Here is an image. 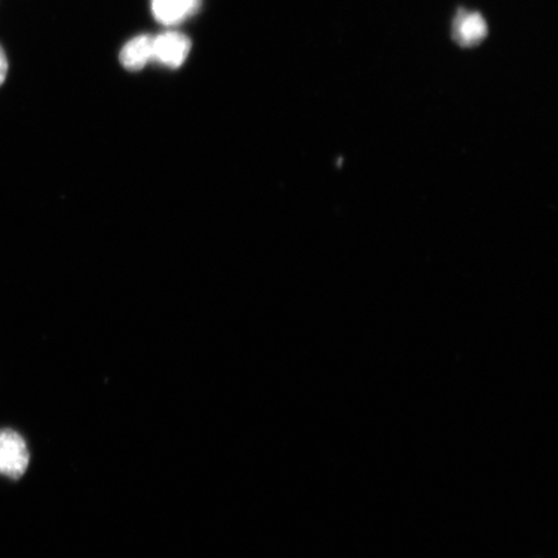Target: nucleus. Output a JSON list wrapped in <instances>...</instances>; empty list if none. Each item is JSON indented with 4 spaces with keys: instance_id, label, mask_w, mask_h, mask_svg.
Here are the masks:
<instances>
[{
    "instance_id": "obj_1",
    "label": "nucleus",
    "mask_w": 558,
    "mask_h": 558,
    "mask_svg": "<svg viewBox=\"0 0 558 558\" xmlns=\"http://www.w3.org/2000/svg\"><path fill=\"white\" fill-rule=\"evenodd\" d=\"M31 465V451L23 435L12 428H0V476L17 481Z\"/></svg>"
},
{
    "instance_id": "obj_2",
    "label": "nucleus",
    "mask_w": 558,
    "mask_h": 558,
    "mask_svg": "<svg viewBox=\"0 0 558 558\" xmlns=\"http://www.w3.org/2000/svg\"><path fill=\"white\" fill-rule=\"evenodd\" d=\"M192 50V41L185 34L165 32L153 37V51L158 64L178 69L184 64Z\"/></svg>"
},
{
    "instance_id": "obj_3",
    "label": "nucleus",
    "mask_w": 558,
    "mask_h": 558,
    "mask_svg": "<svg viewBox=\"0 0 558 558\" xmlns=\"http://www.w3.org/2000/svg\"><path fill=\"white\" fill-rule=\"evenodd\" d=\"M487 24L478 12L458 11L452 24V38L462 47H472L481 44L487 37Z\"/></svg>"
},
{
    "instance_id": "obj_4",
    "label": "nucleus",
    "mask_w": 558,
    "mask_h": 558,
    "mask_svg": "<svg viewBox=\"0 0 558 558\" xmlns=\"http://www.w3.org/2000/svg\"><path fill=\"white\" fill-rule=\"evenodd\" d=\"M202 0H150L153 16L158 23L174 26L198 12Z\"/></svg>"
},
{
    "instance_id": "obj_5",
    "label": "nucleus",
    "mask_w": 558,
    "mask_h": 558,
    "mask_svg": "<svg viewBox=\"0 0 558 558\" xmlns=\"http://www.w3.org/2000/svg\"><path fill=\"white\" fill-rule=\"evenodd\" d=\"M120 61L123 68L130 70V72H138L149 62L155 61L153 37L143 34L129 40L122 48Z\"/></svg>"
},
{
    "instance_id": "obj_6",
    "label": "nucleus",
    "mask_w": 558,
    "mask_h": 558,
    "mask_svg": "<svg viewBox=\"0 0 558 558\" xmlns=\"http://www.w3.org/2000/svg\"><path fill=\"white\" fill-rule=\"evenodd\" d=\"M7 74H9V59H7L3 48L0 46V86L3 85Z\"/></svg>"
}]
</instances>
